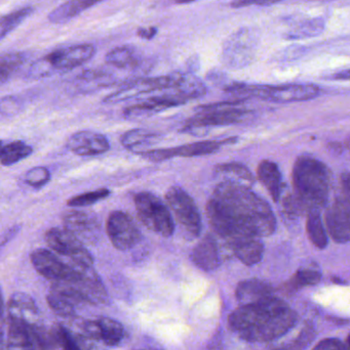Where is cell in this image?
I'll list each match as a JSON object with an SVG mask.
<instances>
[{
  "label": "cell",
  "mask_w": 350,
  "mask_h": 350,
  "mask_svg": "<svg viewBox=\"0 0 350 350\" xmlns=\"http://www.w3.org/2000/svg\"><path fill=\"white\" fill-rule=\"evenodd\" d=\"M208 220L228 246L248 238L268 237L277 220L268 204L242 183L224 181L207 204Z\"/></svg>",
  "instance_id": "1"
},
{
  "label": "cell",
  "mask_w": 350,
  "mask_h": 350,
  "mask_svg": "<svg viewBox=\"0 0 350 350\" xmlns=\"http://www.w3.org/2000/svg\"><path fill=\"white\" fill-rule=\"evenodd\" d=\"M294 195L303 204L308 212L320 210L329 197L330 174L320 160L310 156H301L294 164Z\"/></svg>",
  "instance_id": "2"
},
{
  "label": "cell",
  "mask_w": 350,
  "mask_h": 350,
  "mask_svg": "<svg viewBox=\"0 0 350 350\" xmlns=\"http://www.w3.org/2000/svg\"><path fill=\"white\" fill-rule=\"evenodd\" d=\"M224 90L230 94L256 96L262 100L277 103L302 102L312 100L320 94V88L314 84H288V85L268 86L250 85V84H228Z\"/></svg>",
  "instance_id": "3"
},
{
  "label": "cell",
  "mask_w": 350,
  "mask_h": 350,
  "mask_svg": "<svg viewBox=\"0 0 350 350\" xmlns=\"http://www.w3.org/2000/svg\"><path fill=\"white\" fill-rule=\"evenodd\" d=\"M136 212L142 224L164 238H171L175 232L172 211L162 199L149 191H141L134 197Z\"/></svg>",
  "instance_id": "4"
},
{
  "label": "cell",
  "mask_w": 350,
  "mask_h": 350,
  "mask_svg": "<svg viewBox=\"0 0 350 350\" xmlns=\"http://www.w3.org/2000/svg\"><path fill=\"white\" fill-rule=\"evenodd\" d=\"M288 308L287 304L277 298L267 297L261 301L242 306L229 317L230 328L242 336L260 328L273 314Z\"/></svg>",
  "instance_id": "5"
},
{
  "label": "cell",
  "mask_w": 350,
  "mask_h": 350,
  "mask_svg": "<svg viewBox=\"0 0 350 350\" xmlns=\"http://www.w3.org/2000/svg\"><path fill=\"white\" fill-rule=\"evenodd\" d=\"M242 102L240 100H230L197 107L195 108L197 115L186 121L184 131L190 133L193 129L225 126L240 123L248 114V111L236 108Z\"/></svg>",
  "instance_id": "6"
},
{
  "label": "cell",
  "mask_w": 350,
  "mask_h": 350,
  "mask_svg": "<svg viewBox=\"0 0 350 350\" xmlns=\"http://www.w3.org/2000/svg\"><path fill=\"white\" fill-rule=\"evenodd\" d=\"M166 201L188 238H199L203 230V220L193 198L179 185H172L166 191Z\"/></svg>",
  "instance_id": "7"
},
{
  "label": "cell",
  "mask_w": 350,
  "mask_h": 350,
  "mask_svg": "<svg viewBox=\"0 0 350 350\" xmlns=\"http://www.w3.org/2000/svg\"><path fill=\"white\" fill-rule=\"evenodd\" d=\"M47 246L58 255L69 257L74 265L82 269L94 267V258L84 243L65 228H51L45 234Z\"/></svg>",
  "instance_id": "8"
},
{
  "label": "cell",
  "mask_w": 350,
  "mask_h": 350,
  "mask_svg": "<svg viewBox=\"0 0 350 350\" xmlns=\"http://www.w3.org/2000/svg\"><path fill=\"white\" fill-rule=\"evenodd\" d=\"M238 137H229L222 141H203L197 143L187 144V145L178 146L174 148H164V149L149 150L136 153L145 159L152 162H162L173 158H193L201 156L210 155L216 153L226 145H232L238 142Z\"/></svg>",
  "instance_id": "9"
},
{
  "label": "cell",
  "mask_w": 350,
  "mask_h": 350,
  "mask_svg": "<svg viewBox=\"0 0 350 350\" xmlns=\"http://www.w3.org/2000/svg\"><path fill=\"white\" fill-rule=\"evenodd\" d=\"M181 72L171 73L160 77L140 78L123 84L118 90L104 98L105 104H117L131 100L141 94H150L158 90H173L180 79Z\"/></svg>",
  "instance_id": "10"
},
{
  "label": "cell",
  "mask_w": 350,
  "mask_h": 350,
  "mask_svg": "<svg viewBox=\"0 0 350 350\" xmlns=\"http://www.w3.org/2000/svg\"><path fill=\"white\" fill-rule=\"evenodd\" d=\"M106 232L111 244L119 251L131 250L142 240L141 230L133 218L121 210H115L109 214Z\"/></svg>",
  "instance_id": "11"
},
{
  "label": "cell",
  "mask_w": 350,
  "mask_h": 350,
  "mask_svg": "<svg viewBox=\"0 0 350 350\" xmlns=\"http://www.w3.org/2000/svg\"><path fill=\"white\" fill-rule=\"evenodd\" d=\"M35 271L47 280L55 282H72L80 277L79 267L64 263L57 255L47 249H36L30 255Z\"/></svg>",
  "instance_id": "12"
},
{
  "label": "cell",
  "mask_w": 350,
  "mask_h": 350,
  "mask_svg": "<svg viewBox=\"0 0 350 350\" xmlns=\"http://www.w3.org/2000/svg\"><path fill=\"white\" fill-rule=\"evenodd\" d=\"M96 49L92 44H78L67 49H58L40 59L47 74L53 71H69L92 59Z\"/></svg>",
  "instance_id": "13"
},
{
  "label": "cell",
  "mask_w": 350,
  "mask_h": 350,
  "mask_svg": "<svg viewBox=\"0 0 350 350\" xmlns=\"http://www.w3.org/2000/svg\"><path fill=\"white\" fill-rule=\"evenodd\" d=\"M63 226L82 243L95 245L101 238V220L94 212L73 209L62 216Z\"/></svg>",
  "instance_id": "14"
},
{
  "label": "cell",
  "mask_w": 350,
  "mask_h": 350,
  "mask_svg": "<svg viewBox=\"0 0 350 350\" xmlns=\"http://www.w3.org/2000/svg\"><path fill=\"white\" fill-rule=\"evenodd\" d=\"M329 234L337 243L350 242V197H339L326 213Z\"/></svg>",
  "instance_id": "15"
},
{
  "label": "cell",
  "mask_w": 350,
  "mask_h": 350,
  "mask_svg": "<svg viewBox=\"0 0 350 350\" xmlns=\"http://www.w3.org/2000/svg\"><path fill=\"white\" fill-rule=\"evenodd\" d=\"M257 37L251 29L242 30L232 35L224 47V57L232 66L249 63L256 49Z\"/></svg>",
  "instance_id": "16"
},
{
  "label": "cell",
  "mask_w": 350,
  "mask_h": 350,
  "mask_svg": "<svg viewBox=\"0 0 350 350\" xmlns=\"http://www.w3.org/2000/svg\"><path fill=\"white\" fill-rule=\"evenodd\" d=\"M296 316L289 308L273 314L264 325L242 336L248 341H269L287 333L295 325Z\"/></svg>",
  "instance_id": "17"
},
{
  "label": "cell",
  "mask_w": 350,
  "mask_h": 350,
  "mask_svg": "<svg viewBox=\"0 0 350 350\" xmlns=\"http://www.w3.org/2000/svg\"><path fill=\"white\" fill-rule=\"evenodd\" d=\"M67 148L70 152L82 157L102 155L110 149L108 139L102 133L92 131H82L73 133L68 139Z\"/></svg>",
  "instance_id": "18"
},
{
  "label": "cell",
  "mask_w": 350,
  "mask_h": 350,
  "mask_svg": "<svg viewBox=\"0 0 350 350\" xmlns=\"http://www.w3.org/2000/svg\"><path fill=\"white\" fill-rule=\"evenodd\" d=\"M182 104H186V102L173 92L162 96H151L139 104L132 105L125 109L123 115L129 119L147 118L168 109L181 106Z\"/></svg>",
  "instance_id": "19"
},
{
  "label": "cell",
  "mask_w": 350,
  "mask_h": 350,
  "mask_svg": "<svg viewBox=\"0 0 350 350\" xmlns=\"http://www.w3.org/2000/svg\"><path fill=\"white\" fill-rule=\"evenodd\" d=\"M190 259L201 271H213L221 265L219 247L212 234H208L193 247Z\"/></svg>",
  "instance_id": "20"
},
{
  "label": "cell",
  "mask_w": 350,
  "mask_h": 350,
  "mask_svg": "<svg viewBox=\"0 0 350 350\" xmlns=\"http://www.w3.org/2000/svg\"><path fill=\"white\" fill-rule=\"evenodd\" d=\"M35 331L22 321L10 319L8 330V350H36Z\"/></svg>",
  "instance_id": "21"
},
{
  "label": "cell",
  "mask_w": 350,
  "mask_h": 350,
  "mask_svg": "<svg viewBox=\"0 0 350 350\" xmlns=\"http://www.w3.org/2000/svg\"><path fill=\"white\" fill-rule=\"evenodd\" d=\"M8 306L10 319L22 321L32 328L38 320L36 304L28 294L16 292L10 297Z\"/></svg>",
  "instance_id": "22"
},
{
  "label": "cell",
  "mask_w": 350,
  "mask_h": 350,
  "mask_svg": "<svg viewBox=\"0 0 350 350\" xmlns=\"http://www.w3.org/2000/svg\"><path fill=\"white\" fill-rule=\"evenodd\" d=\"M104 0H68L49 12V20L53 24H65L84 10Z\"/></svg>",
  "instance_id": "23"
},
{
  "label": "cell",
  "mask_w": 350,
  "mask_h": 350,
  "mask_svg": "<svg viewBox=\"0 0 350 350\" xmlns=\"http://www.w3.org/2000/svg\"><path fill=\"white\" fill-rule=\"evenodd\" d=\"M271 287L268 284L259 280H248L238 284L236 288V298L242 306L261 301L271 297Z\"/></svg>",
  "instance_id": "24"
},
{
  "label": "cell",
  "mask_w": 350,
  "mask_h": 350,
  "mask_svg": "<svg viewBox=\"0 0 350 350\" xmlns=\"http://www.w3.org/2000/svg\"><path fill=\"white\" fill-rule=\"evenodd\" d=\"M229 248L244 265H256L261 261L264 253V246L259 238H248L230 245Z\"/></svg>",
  "instance_id": "25"
},
{
  "label": "cell",
  "mask_w": 350,
  "mask_h": 350,
  "mask_svg": "<svg viewBox=\"0 0 350 350\" xmlns=\"http://www.w3.org/2000/svg\"><path fill=\"white\" fill-rule=\"evenodd\" d=\"M258 177L271 198L275 202L279 201L282 193V175L277 164L268 160L261 162L258 167Z\"/></svg>",
  "instance_id": "26"
},
{
  "label": "cell",
  "mask_w": 350,
  "mask_h": 350,
  "mask_svg": "<svg viewBox=\"0 0 350 350\" xmlns=\"http://www.w3.org/2000/svg\"><path fill=\"white\" fill-rule=\"evenodd\" d=\"M173 92L178 94L186 102H189L205 96L207 86L192 73H181L180 79Z\"/></svg>",
  "instance_id": "27"
},
{
  "label": "cell",
  "mask_w": 350,
  "mask_h": 350,
  "mask_svg": "<svg viewBox=\"0 0 350 350\" xmlns=\"http://www.w3.org/2000/svg\"><path fill=\"white\" fill-rule=\"evenodd\" d=\"M160 135L148 129H131L123 133L121 137V143L129 151L140 152L144 147H149L160 141Z\"/></svg>",
  "instance_id": "28"
},
{
  "label": "cell",
  "mask_w": 350,
  "mask_h": 350,
  "mask_svg": "<svg viewBox=\"0 0 350 350\" xmlns=\"http://www.w3.org/2000/svg\"><path fill=\"white\" fill-rule=\"evenodd\" d=\"M33 153V149L24 142L14 141L1 144L0 163L2 166H12L28 158Z\"/></svg>",
  "instance_id": "29"
},
{
  "label": "cell",
  "mask_w": 350,
  "mask_h": 350,
  "mask_svg": "<svg viewBox=\"0 0 350 350\" xmlns=\"http://www.w3.org/2000/svg\"><path fill=\"white\" fill-rule=\"evenodd\" d=\"M306 230H308V237L314 246L320 249L326 248L328 245V238H327L326 230H325L318 210H312L308 212Z\"/></svg>",
  "instance_id": "30"
},
{
  "label": "cell",
  "mask_w": 350,
  "mask_h": 350,
  "mask_svg": "<svg viewBox=\"0 0 350 350\" xmlns=\"http://www.w3.org/2000/svg\"><path fill=\"white\" fill-rule=\"evenodd\" d=\"M97 321L100 327L101 340L110 347H115L123 341L125 329L121 323L109 318L99 319Z\"/></svg>",
  "instance_id": "31"
},
{
  "label": "cell",
  "mask_w": 350,
  "mask_h": 350,
  "mask_svg": "<svg viewBox=\"0 0 350 350\" xmlns=\"http://www.w3.org/2000/svg\"><path fill=\"white\" fill-rule=\"evenodd\" d=\"M325 27H326V24H325L324 18H312V20L305 21L290 30L286 37L291 40L292 39L295 40V39L310 38V37L320 35L325 30Z\"/></svg>",
  "instance_id": "32"
},
{
  "label": "cell",
  "mask_w": 350,
  "mask_h": 350,
  "mask_svg": "<svg viewBox=\"0 0 350 350\" xmlns=\"http://www.w3.org/2000/svg\"><path fill=\"white\" fill-rule=\"evenodd\" d=\"M106 63L119 69L133 68L138 65V59L133 49L129 47H116L107 53Z\"/></svg>",
  "instance_id": "33"
},
{
  "label": "cell",
  "mask_w": 350,
  "mask_h": 350,
  "mask_svg": "<svg viewBox=\"0 0 350 350\" xmlns=\"http://www.w3.org/2000/svg\"><path fill=\"white\" fill-rule=\"evenodd\" d=\"M111 191L108 189H99L96 191H88V193H80L74 196L68 200L67 205L71 208L88 207L94 205L102 200L106 199L110 196Z\"/></svg>",
  "instance_id": "34"
},
{
  "label": "cell",
  "mask_w": 350,
  "mask_h": 350,
  "mask_svg": "<svg viewBox=\"0 0 350 350\" xmlns=\"http://www.w3.org/2000/svg\"><path fill=\"white\" fill-rule=\"evenodd\" d=\"M25 62V55L20 53H4L1 55L0 61V79L1 84L5 83L12 74L23 65Z\"/></svg>",
  "instance_id": "35"
},
{
  "label": "cell",
  "mask_w": 350,
  "mask_h": 350,
  "mask_svg": "<svg viewBox=\"0 0 350 350\" xmlns=\"http://www.w3.org/2000/svg\"><path fill=\"white\" fill-rule=\"evenodd\" d=\"M32 12V8H24L22 10L2 16L1 21H0V39L3 40L6 35L10 34L25 18H28Z\"/></svg>",
  "instance_id": "36"
},
{
  "label": "cell",
  "mask_w": 350,
  "mask_h": 350,
  "mask_svg": "<svg viewBox=\"0 0 350 350\" xmlns=\"http://www.w3.org/2000/svg\"><path fill=\"white\" fill-rule=\"evenodd\" d=\"M216 172L220 174L234 175L245 181L254 183V175L250 172L247 166L242 165L238 162H230V163L220 164L216 166Z\"/></svg>",
  "instance_id": "37"
},
{
  "label": "cell",
  "mask_w": 350,
  "mask_h": 350,
  "mask_svg": "<svg viewBox=\"0 0 350 350\" xmlns=\"http://www.w3.org/2000/svg\"><path fill=\"white\" fill-rule=\"evenodd\" d=\"M49 180H51V174L47 168L42 167V166L31 168L25 174L24 176L25 183L34 189H41Z\"/></svg>",
  "instance_id": "38"
},
{
  "label": "cell",
  "mask_w": 350,
  "mask_h": 350,
  "mask_svg": "<svg viewBox=\"0 0 350 350\" xmlns=\"http://www.w3.org/2000/svg\"><path fill=\"white\" fill-rule=\"evenodd\" d=\"M322 275L320 271L314 269H301L297 271L293 278V284L295 287H304V286L316 285L320 283Z\"/></svg>",
  "instance_id": "39"
},
{
  "label": "cell",
  "mask_w": 350,
  "mask_h": 350,
  "mask_svg": "<svg viewBox=\"0 0 350 350\" xmlns=\"http://www.w3.org/2000/svg\"><path fill=\"white\" fill-rule=\"evenodd\" d=\"M55 338L64 350H82L79 345L70 334L69 331L64 327H58L57 331H55Z\"/></svg>",
  "instance_id": "40"
},
{
  "label": "cell",
  "mask_w": 350,
  "mask_h": 350,
  "mask_svg": "<svg viewBox=\"0 0 350 350\" xmlns=\"http://www.w3.org/2000/svg\"><path fill=\"white\" fill-rule=\"evenodd\" d=\"M82 331L86 336L95 340H101L100 327L98 321H86L82 327Z\"/></svg>",
  "instance_id": "41"
},
{
  "label": "cell",
  "mask_w": 350,
  "mask_h": 350,
  "mask_svg": "<svg viewBox=\"0 0 350 350\" xmlns=\"http://www.w3.org/2000/svg\"><path fill=\"white\" fill-rule=\"evenodd\" d=\"M314 350H345V345L338 339H326L321 341Z\"/></svg>",
  "instance_id": "42"
},
{
  "label": "cell",
  "mask_w": 350,
  "mask_h": 350,
  "mask_svg": "<svg viewBox=\"0 0 350 350\" xmlns=\"http://www.w3.org/2000/svg\"><path fill=\"white\" fill-rule=\"evenodd\" d=\"M21 226H14L12 228H10V230H6L4 232L3 236H2L1 245L2 247L6 244V243L10 242L14 236H16L18 232H20Z\"/></svg>",
  "instance_id": "43"
},
{
  "label": "cell",
  "mask_w": 350,
  "mask_h": 350,
  "mask_svg": "<svg viewBox=\"0 0 350 350\" xmlns=\"http://www.w3.org/2000/svg\"><path fill=\"white\" fill-rule=\"evenodd\" d=\"M156 33H158V29L154 28V27H151V28L148 29H138V36L141 37V38L148 39V40L153 38V37L155 36Z\"/></svg>",
  "instance_id": "44"
},
{
  "label": "cell",
  "mask_w": 350,
  "mask_h": 350,
  "mask_svg": "<svg viewBox=\"0 0 350 350\" xmlns=\"http://www.w3.org/2000/svg\"><path fill=\"white\" fill-rule=\"evenodd\" d=\"M260 0H232V6L234 8H246L252 4H258Z\"/></svg>",
  "instance_id": "45"
},
{
  "label": "cell",
  "mask_w": 350,
  "mask_h": 350,
  "mask_svg": "<svg viewBox=\"0 0 350 350\" xmlns=\"http://www.w3.org/2000/svg\"><path fill=\"white\" fill-rule=\"evenodd\" d=\"M341 181H342L343 187H345V191L349 193L350 196V174L349 172H345L341 175Z\"/></svg>",
  "instance_id": "46"
},
{
  "label": "cell",
  "mask_w": 350,
  "mask_h": 350,
  "mask_svg": "<svg viewBox=\"0 0 350 350\" xmlns=\"http://www.w3.org/2000/svg\"><path fill=\"white\" fill-rule=\"evenodd\" d=\"M333 78L337 80H350V70L338 72V73H336L333 76Z\"/></svg>",
  "instance_id": "47"
},
{
  "label": "cell",
  "mask_w": 350,
  "mask_h": 350,
  "mask_svg": "<svg viewBox=\"0 0 350 350\" xmlns=\"http://www.w3.org/2000/svg\"><path fill=\"white\" fill-rule=\"evenodd\" d=\"M279 1H282V0H260L257 5H273V4L277 3Z\"/></svg>",
  "instance_id": "48"
},
{
  "label": "cell",
  "mask_w": 350,
  "mask_h": 350,
  "mask_svg": "<svg viewBox=\"0 0 350 350\" xmlns=\"http://www.w3.org/2000/svg\"><path fill=\"white\" fill-rule=\"evenodd\" d=\"M330 148L332 151L337 152V153H341V152H342V147H341L339 143H331Z\"/></svg>",
  "instance_id": "49"
},
{
  "label": "cell",
  "mask_w": 350,
  "mask_h": 350,
  "mask_svg": "<svg viewBox=\"0 0 350 350\" xmlns=\"http://www.w3.org/2000/svg\"><path fill=\"white\" fill-rule=\"evenodd\" d=\"M175 3L177 4H187L191 3V2L197 1V0H174Z\"/></svg>",
  "instance_id": "50"
},
{
  "label": "cell",
  "mask_w": 350,
  "mask_h": 350,
  "mask_svg": "<svg viewBox=\"0 0 350 350\" xmlns=\"http://www.w3.org/2000/svg\"><path fill=\"white\" fill-rule=\"evenodd\" d=\"M345 146H347V149L350 151V137L347 139V142H345Z\"/></svg>",
  "instance_id": "51"
},
{
  "label": "cell",
  "mask_w": 350,
  "mask_h": 350,
  "mask_svg": "<svg viewBox=\"0 0 350 350\" xmlns=\"http://www.w3.org/2000/svg\"><path fill=\"white\" fill-rule=\"evenodd\" d=\"M349 347H350V335L349 336Z\"/></svg>",
  "instance_id": "52"
}]
</instances>
